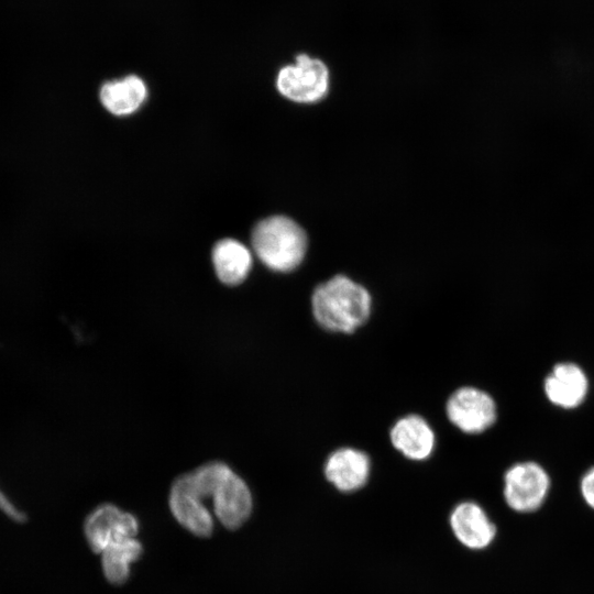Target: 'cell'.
I'll return each mask as SVG.
<instances>
[{
	"label": "cell",
	"instance_id": "1",
	"mask_svg": "<svg viewBox=\"0 0 594 594\" xmlns=\"http://www.w3.org/2000/svg\"><path fill=\"white\" fill-rule=\"evenodd\" d=\"M311 311L316 322L326 331L350 334L369 320L372 296L363 285L338 274L314 289Z\"/></svg>",
	"mask_w": 594,
	"mask_h": 594
},
{
	"label": "cell",
	"instance_id": "2",
	"mask_svg": "<svg viewBox=\"0 0 594 594\" xmlns=\"http://www.w3.org/2000/svg\"><path fill=\"white\" fill-rule=\"evenodd\" d=\"M189 473L204 502L211 499L213 512L224 527L237 529L249 518L250 488L228 464L213 461Z\"/></svg>",
	"mask_w": 594,
	"mask_h": 594
},
{
	"label": "cell",
	"instance_id": "3",
	"mask_svg": "<svg viewBox=\"0 0 594 594\" xmlns=\"http://www.w3.org/2000/svg\"><path fill=\"white\" fill-rule=\"evenodd\" d=\"M304 229L286 216L260 221L252 233V245L261 262L270 270L288 273L297 268L307 251Z\"/></svg>",
	"mask_w": 594,
	"mask_h": 594
},
{
	"label": "cell",
	"instance_id": "4",
	"mask_svg": "<svg viewBox=\"0 0 594 594\" xmlns=\"http://www.w3.org/2000/svg\"><path fill=\"white\" fill-rule=\"evenodd\" d=\"M330 86L328 66L317 57L299 54L293 64L282 67L276 87L285 98L299 103H314L326 97Z\"/></svg>",
	"mask_w": 594,
	"mask_h": 594
},
{
	"label": "cell",
	"instance_id": "5",
	"mask_svg": "<svg viewBox=\"0 0 594 594\" xmlns=\"http://www.w3.org/2000/svg\"><path fill=\"white\" fill-rule=\"evenodd\" d=\"M550 490L546 470L532 461L512 465L504 475V498L517 513H531L540 508Z\"/></svg>",
	"mask_w": 594,
	"mask_h": 594
},
{
	"label": "cell",
	"instance_id": "6",
	"mask_svg": "<svg viewBox=\"0 0 594 594\" xmlns=\"http://www.w3.org/2000/svg\"><path fill=\"white\" fill-rule=\"evenodd\" d=\"M446 414L449 421L460 431L479 435L494 425L497 407L494 398L485 391L463 386L449 396Z\"/></svg>",
	"mask_w": 594,
	"mask_h": 594
},
{
	"label": "cell",
	"instance_id": "7",
	"mask_svg": "<svg viewBox=\"0 0 594 594\" xmlns=\"http://www.w3.org/2000/svg\"><path fill=\"white\" fill-rule=\"evenodd\" d=\"M139 525L136 518L112 504L98 506L85 520V536L94 552L101 553L109 544L134 538Z\"/></svg>",
	"mask_w": 594,
	"mask_h": 594
},
{
	"label": "cell",
	"instance_id": "8",
	"mask_svg": "<svg viewBox=\"0 0 594 594\" xmlns=\"http://www.w3.org/2000/svg\"><path fill=\"white\" fill-rule=\"evenodd\" d=\"M169 508L177 521L196 536L209 537L212 534V517L199 495L190 473L180 475L172 484Z\"/></svg>",
	"mask_w": 594,
	"mask_h": 594
},
{
	"label": "cell",
	"instance_id": "9",
	"mask_svg": "<svg viewBox=\"0 0 594 594\" xmlns=\"http://www.w3.org/2000/svg\"><path fill=\"white\" fill-rule=\"evenodd\" d=\"M323 473L328 482L344 493L362 488L371 473L369 455L356 448L342 447L329 454Z\"/></svg>",
	"mask_w": 594,
	"mask_h": 594
},
{
	"label": "cell",
	"instance_id": "10",
	"mask_svg": "<svg viewBox=\"0 0 594 594\" xmlns=\"http://www.w3.org/2000/svg\"><path fill=\"white\" fill-rule=\"evenodd\" d=\"M393 447L406 459L425 461L436 448V433L429 422L416 414L398 418L391 428Z\"/></svg>",
	"mask_w": 594,
	"mask_h": 594
},
{
	"label": "cell",
	"instance_id": "11",
	"mask_svg": "<svg viewBox=\"0 0 594 594\" xmlns=\"http://www.w3.org/2000/svg\"><path fill=\"white\" fill-rule=\"evenodd\" d=\"M450 526L455 538L466 548H487L496 536V527L485 510L476 503L458 504L450 515Z\"/></svg>",
	"mask_w": 594,
	"mask_h": 594
},
{
	"label": "cell",
	"instance_id": "12",
	"mask_svg": "<svg viewBox=\"0 0 594 594\" xmlns=\"http://www.w3.org/2000/svg\"><path fill=\"white\" fill-rule=\"evenodd\" d=\"M587 387L586 374L571 362L556 364L543 384L547 398L565 409L578 407L585 399Z\"/></svg>",
	"mask_w": 594,
	"mask_h": 594
},
{
	"label": "cell",
	"instance_id": "13",
	"mask_svg": "<svg viewBox=\"0 0 594 594\" xmlns=\"http://www.w3.org/2000/svg\"><path fill=\"white\" fill-rule=\"evenodd\" d=\"M212 263L220 282L235 286L249 276L253 260L244 244L233 239H224L215 245Z\"/></svg>",
	"mask_w": 594,
	"mask_h": 594
},
{
	"label": "cell",
	"instance_id": "14",
	"mask_svg": "<svg viewBox=\"0 0 594 594\" xmlns=\"http://www.w3.org/2000/svg\"><path fill=\"white\" fill-rule=\"evenodd\" d=\"M103 107L116 116H127L140 108L147 96L145 82L136 75L111 80L100 88Z\"/></svg>",
	"mask_w": 594,
	"mask_h": 594
},
{
	"label": "cell",
	"instance_id": "15",
	"mask_svg": "<svg viewBox=\"0 0 594 594\" xmlns=\"http://www.w3.org/2000/svg\"><path fill=\"white\" fill-rule=\"evenodd\" d=\"M142 553V546L135 538H128L109 544L101 552V563L107 580L116 585L129 578L130 564Z\"/></svg>",
	"mask_w": 594,
	"mask_h": 594
},
{
	"label": "cell",
	"instance_id": "16",
	"mask_svg": "<svg viewBox=\"0 0 594 594\" xmlns=\"http://www.w3.org/2000/svg\"><path fill=\"white\" fill-rule=\"evenodd\" d=\"M580 488L585 503L594 509V466L581 479Z\"/></svg>",
	"mask_w": 594,
	"mask_h": 594
},
{
	"label": "cell",
	"instance_id": "17",
	"mask_svg": "<svg viewBox=\"0 0 594 594\" xmlns=\"http://www.w3.org/2000/svg\"><path fill=\"white\" fill-rule=\"evenodd\" d=\"M0 510L4 513L12 520L22 522L25 519V515L21 512L0 488Z\"/></svg>",
	"mask_w": 594,
	"mask_h": 594
}]
</instances>
